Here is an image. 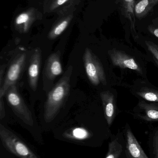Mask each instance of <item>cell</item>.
<instances>
[{
    "label": "cell",
    "mask_w": 158,
    "mask_h": 158,
    "mask_svg": "<svg viewBox=\"0 0 158 158\" xmlns=\"http://www.w3.org/2000/svg\"><path fill=\"white\" fill-rule=\"evenodd\" d=\"M138 106L143 111V114L139 115L141 119L147 121H158V103L148 104L141 101L139 102Z\"/></svg>",
    "instance_id": "cell-11"
},
{
    "label": "cell",
    "mask_w": 158,
    "mask_h": 158,
    "mask_svg": "<svg viewBox=\"0 0 158 158\" xmlns=\"http://www.w3.org/2000/svg\"><path fill=\"white\" fill-rule=\"evenodd\" d=\"M125 1L127 2H132L133 0H125Z\"/></svg>",
    "instance_id": "cell-23"
},
{
    "label": "cell",
    "mask_w": 158,
    "mask_h": 158,
    "mask_svg": "<svg viewBox=\"0 0 158 158\" xmlns=\"http://www.w3.org/2000/svg\"><path fill=\"white\" fill-rule=\"evenodd\" d=\"M41 62V50L40 48H36L31 56L28 67V83L33 91H36L38 87Z\"/></svg>",
    "instance_id": "cell-8"
},
{
    "label": "cell",
    "mask_w": 158,
    "mask_h": 158,
    "mask_svg": "<svg viewBox=\"0 0 158 158\" xmlns=\"http://www.w3.org/2000/svg\"><path fill=\"white\" fill-rule=\"evenodd\" d=\"M126 148L131 158H148L130 128L126 130Z\"/></svg>",
    "instance_id": "cell-10"
},
{
    "label": "cell",
    "mask_w": 158,
    "mask_h": 158,
    "mask_svg": "<svg viewBox=\"0 0 158 158\" xmlns=\"http://www.w3.org/2000/svg\"><path fill=\"white\" fill-rule=\"evenodd\" d=\"M148 51L151 53L155 62L158 66V45L152 42H146Z\"/></svg>",
    "instance_id": "cell-14"
},
{
    "label": "cell",
    "mask_w": 158,
    "mask_h": 158,
    "mask_svg": "<svg viewBox=\"0 0 158 158\" xmlns=\"http://www.w3.org/2000/svg\"><path fill=\"white\" fill-rule=\"evenodd\" d=\"M153 34L156 36V37L158 38V28L156 29L155 30L153 31Z\"/></svg>",
    "instance_id": "cell-22"
},
{
    "label": "cell",
    "mask_w": 158,
    "mask_h": 158,
    "mask_svg": "<svg viewBox=\"0 0 158 158\" xmlns=\"http://www.w3.org/2000/svg\"><path fill=\"white\" fill-rule=\"evenodd\" d=\"M5 95L8 105L16 115L27 125L33 126L34 121L31 111L19 92L16 84L10 86Z\"/></svg>",
    "instance_id": "cell-4"
},
{
    "label": "cell",
    "mask_w": 158,
    "mask_h": 158,
    "mask_svg": "<svg viewBox=\"0 0 158 158\" xmlns=\"http://www.w3.org/2000/svg\"><path fill=\"white\" fill-rule=\"evenodd\" d=\"M108 54L112 64L122 69H128L143 74L142 69L136 60L123 51L112 49L108 51Z\"/></svg>",
    "instance_id": "cell-7"
},
{
    "label": "cell",
    "mask_w": 158,
    "mask_h": 158,
    "mask_svg": "<svg viewBox=\"0 0 158 158\" xmlns=\"http://www.w3.org/2000/svg\"><path fill=\"white\" fill-rule=\"evenodd\" d=\"M85 72L90 82L93 85H106L107 81L104 67L97 56L89 48H86L83 55Z\"/></svg>",
    "instance_id": "cell-3"
},
{
    "label": "cell",
    "mask_w": 158,
    "mask_h": 158,
    "mask_svg": "<svg viewBox=\"0 0 158 158\" xmlns=\"http://www.w3.org/2000/svg\"><path fill=\"white\" fill-rule=\"evenodd\" d=\"M28 16L27 14H21L19 16L16 22L17 24H21L22 23H25L28 21Z\"/></svg>",
    "instance_id": "cell-18"
},
{
    "label": "cell",
    "mask_w": 158,
    "mask_h": 158,
    "mask_svg": "<svg viewBox=\"0 0 158 158\" xmlns=\"http://www.w3.org/2000/svg\"><path fill=\"white\" fill-rule=\"evenodd\" d=\"M122 150V145L117 140L114 139L109 144L108 152L105 158H119Z\"/></svg>",
    "instance_id": "cell-13"
},
{
    "label": "cell",
    "mask_w": 158,
    "mask_h": 158,
    "mask_svg": "<svg viewBox=\"0 0 158 158\" xmlns=\"http://www.w3.org/2000/svg\"><path fill=\"white\" fill-rule=\"evenodd\" d=\"M28 59L25 51L17 54L12 59L2 84L0 86V98H3L7 89L16 83L21 76Z\"/></svg>",
    "instance_id": "cell-5"
},
{
    "label": "cell",
    "mask_w": 158,
    "mask_h": 158,
    "mask_svg": "<svg viewBox=\"0 0 158 158\" xmlns=\"http://www.w3.org/2000/svg\"><path fill=\"white\" fill-rule=\"evenodd\" d=\"M0 138L6 149L19 158H40L14 133L0 124Z\"/></svg>",
    "instance_id": "cell-2"
},
{
    "label": "cell",
    "mask_w": 158,
    "mask_h": 158,
    "mask_svg": "<svg viewBox=\"0 0 158 158\" xmlns=\"http://www.w3.org/2000/svg\"><path fill=\"white\" fill-rule=\"evenodd\" d=\"M5 108L3 98H0V119H2L5 116Z\"/></svg>",
    "instance_id": "cell-19"
},
{
    "label": "cell",
    "mask_w": 158,
    "mask_h": 158,
    "mask_svg": "<svg viewBox=\"0 0 158 158\" xmlns=\"http://www.w3.org/2000/svg\"><path fill=\"white\" fill-rule=\"evenodd\" d=\"M105 118L109 126H111L116 116V104L114 94L109 91L100 93Z\"/></svg>",
    "instance_id": "cell-9"
},
{
    "label": "cell",
    "mask_w": 158,
    "mask_h": 158,
    "mask_svg": "<svg viewBox=\"0 0 158 158\" xmlns=\"http://www.w3.org/2000/svg\"><path fill=\"white\" fill-rule=\"evenodd\" d=\"M67 0H58V4L59 5L63 4L65 2H66Z\"/></svg>",
    "instance_id": "cell-21"
},
{
    "label": "cell",
    "mask_w": 158,
    "mask_h": 158,
    "mask_svg": "<svg viewBox=\"0 0 158 158\" xmlns=\"http://www.w3.org/2000/svg\"><path fill=\"white\" fill-rule=\"evenodd\" d=\"M137 94L147 101L158 102V91L152 88L144 87L136 93Z\"/></svg>",
    "instance_id": "cell-12"
},
{
    "label": "cell",
    "mask_w": 158,
    "mask_h": 158,
    "mask_svg": "<svg viewBox=\"0 0 158 158\" xmlns=\"http://www.w3.org/2000/svg\"><path fill=\"white\" fill-rule=\"evenodd\" d=\"M153 148L154 158H158V130L153 137Z\"/></svg>",
    "instance_id": "cell-17"
},
{
    "label": "cell",
    "mask_w": 158,
    "mask_h": 158,
    "mask_svg": "<svg viewBox=\"0 0 158 158\" xmlns=\"http://www.w3.org/2000/svg\"><path fill=\"white\" fill-rule=\"evenodd\" d=\"M68 22L66 21H63V22L59 24L54 30L53 31L52 33L51 38H55L57 36L60 35L64 30L67 26Z\"/></svg>",
    "instance_id": "cell-15"
},
{
    "label": "cell",
    "mask_w": 158,
    "mask_h": 158,
    "mask_svg": "<svg viewBox=\"0 0 158 158\" xmlns=\"http://www.w3.org/2000/svg\"><path fill=\"white\" fill-rule=\"evenodd\" d=\"M61 62V52L58 51L49 56L45 63L43 72V82L44 91L50 90L54 81L63 73Z\"/></svg>",
    "instance_id": "cell-6"
},
{
    "label": "cell",
    "mask_w": 158,
    "mask_h": 158,
    "mask_svg": "<svg viewBox=\"0 0 158 158\" xmlns=\"http://www.w3.org/2000/svg\"><path fill=\"white\" fill-rule=\"evenodd\" d=\"M6 66L3 64L0 67V86L2 84L4 80V73Z\"/></svg>",
    "instance_id": "cell-20"
},
{
    "label": "cell",
    "mask_w": 158,
    "mask_h": 158,
    "mask_svg": "<svg viewBox=\"0 0 158 158\" xmlns=\"http://www.w3.org/2000/svg\"><path fill=\"white\" fill-rule=\"evenodd\" d=\"M73 67L70 65L62 77L49 91L45 105L44 118L46 123L53 121L59 113L70 94Z\"/></svg>",
    "instance_id": "cell-1"
},
{
    "label": "cell",
    "mask_w": 158,
    "mask_h": 158,
    "mask_svg": "<svg viewBox=\"0 0 158 158\" xmlns=\"http://www.w3.org/2000/svg\"><path fill=\"white\" fill-rule=\"evenodd\" d=\"M149 4L148 0H142L135 6V12L137 14H140L145 11Z\"/></svg>",
    "instance_id": "cell-16"
}]
</instances>
